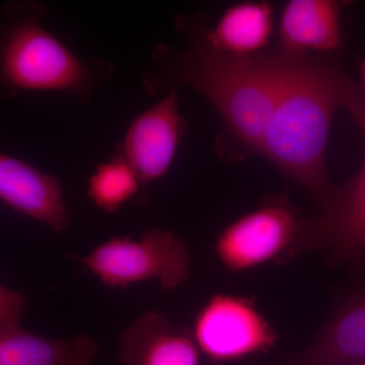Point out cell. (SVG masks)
<instances>
[{
	"mask_svg": "<svg viewBox=\"0 0 365 365\" xmlns=\"http://www.w3.org/2000/svg\"><path fill=\"white\" fill-rule=\"evenodd\" d=\"M98 344L86 334L48 339L21 328L0 331V365H91Z\"/></svg>",
	"mask_w": 365,
	"mask_h": 365,
	"instance_id": "cell-13",
	"label": "cell"
},
{
	"mask_svg": "<svg viewBox=\"0 0 365 365\" xmlns=\"http://www.w3.org/2000/svg\"><path fill=\"white\" fill-rule=\"evenodd\" d=\"M103 284L126 288L155 279L173 290L191 275L190 254L181 237L169 230L153 228L139 240L114 237L81 259Z\"/></svg>",
	"mask_w": 365,
	"mask_h": 365,
	"instance_id": "cell-5",
	"label": "cell"
},
{
	"mask_svg": "<svg viewBox=\"0 0 365 365\" xmlns=\"http://www.w3.org/2000/svg\"><path fill=\"white\" fill-rule=\"evenodd\" d=\"M331 251L334 264L357 263L365 256V216L346 225L324 230H311L307 248Z\"/></svg>",
	"mask_w": 365,
	"mask_h": 365,
	"instance_id": "cell-16",
	"label": "cell"
},
{
	"mask_svg": "<svg viewBox=\"0 0 365 365\" xmlns=\"http://www.w3.org/2000/svg\"><path fill=\"white\" fill-rule=\"evenodd\" d=\"M361 362H365V282L343 295L309 346L284 365Z\"/></svg>",
	"mask_w": 365,
	"mask_h": 365,
	"instance_id": "cell-8",
	"label": "cell"
},
{
	"mask_svg": "<svg viewBox=\"0 0 365 365\" xmlns=\"http://www.w3.org/2000/svg\"><path fill=\"white\" fill-rule=\"evenodd\" d=\"M307 217L284 197L273 196L220 232L215 252L232 273L284 263L302 253Z\"/></svg>",
	"mask_w": 365,
	"mask_h": 365,
	"instance_id": "cell-4",
	"label": "cell"
},
{
	"mask_svg": "<svg viewBox=\"0 0 365 365\" xmlns=\"http://www.w3.org/2000/svg\"><path fill=\"white\" fill-rule=\"evenodd\" d=\"M192 335L211 362L227 364L270 352L279 336L256 300L217 294L199 309Z\"/></svg>",
	"mask_w": 365,
	"mask_h": 365,
	"instance_id": "cell-6",
	"label": "cell"
},
{
	"mask_svg": "<svg viewBox=\"0 0 365 365\" xmlns=\"http://www.w3.org/2000/svg\"><path fill=\"white\" fill-rule=\"evenodd\" d=\"M88 196L98 208L110 215L117 212L123 204L133 199L143 203L148 200L138 178L117 153L110 162L98 165L91 175Z\"/></svg>",
	"mask_w": 365,
	"mask_h": 365,
	"instance_id": "cell-15",
	"label": "cell"
},
{
	"mask_svg": "<svg viewBox=\"0 0 365 365\" xmlns=\"http://www.w3.org/2000/svg\"><path fill=\"white\" fill-rule=\"evenodd\" d=\"M349 365H365V362H361V364H349Z\"/></svg>",
	"mask_w": 365,
	"mask_h": 365,
	"instance_id": "cell-19",
	"label": "cell"
},
{
	"mask_svg": "<svg viewBox=\"0 0 365 365\" xmlns=\"http://www.w3.org/2000/svg\"><path fill=\"white\" fill-rule=\"evenodd\" d=\"M342 108L359 127L365 145V93L362 86L346 74L342 86ZM365 216V148L361 170L349 184L338 192L332 207L316 218H309V227L324 230L346 225Z\"/></svg>",
	"mask_w": 365,
	"mask_h": 365,
	"instance_id": "cell-14",
	"label": "cell"
},
{
	"mask_svg": "<svg viewBox=\"0 0 365 365\" xmlns=\"http://www.w3.org/2000/svg\"><path fill=\"white\" fill-rule=\"evenodd\" d=\"M273 7L269 2L245 1L228 7L204 37L217 51L235 57L260 54L270 42Z\"/></svg>",
	"mask_w": 365,
	"mask_h": 365,
	"instance_id": "cell-12",
	"label": "cell"
},
{
	"mask_svg": "<svg viewBox=\"0 0 365 365\" xmlns=\"http://www.w3.org/2000/svg\"><path fill=\"white\" fill-rule=\"evenodd\" d=\"M177 23L191 39L189 47L157 46L151 55L155 66L143 78L144 90L158 96L176 86L192 88L220 115L215 148L220 158L237 162L261 153L275 106V53L232 56L208 44L201 24L187 18Z\"/></svg>",
	"mask_w": 365,
	"mask_h": 365,
	"instance_id": "cell-1",
	"label": "cell"
},
{
	"mask_svg": "<svg viewBox=\"0 0 365 365\" xmlns=\"http://www.w3.org/2000/svg\"><path fill=\"white\" fill-rule=\"evenodd\" d=\"M346 2L335 0H290L279 23V49L283 56L309 52L332 53L342 45L341 13Z\"/></svg>",
	"mask_w": 365,
	"mask_h": 365,
	"instance_id": "cell-11",
	"label": "cell"
},
{
	"mask_svg": "<svg viewBox=\"0 0 365 365\" xmlns=\"http://www.w3.org/2000/svg\"><path fill=\"white\" fill-rule=\"evenodd\" d=\"M276 98L261 155L306 190L321 207H332L339 189L327 173L334 115L342 108L345 72L313 54L275 52Z\"/></svg>",
	"mask_w": 365,
	"mask_h": 365,
	"instance_id": "cell-2",
	"label": "cell"
},
{
	"mask_svg": "<svg viewBox=\"0 0 365 365\" xmlns=\"http://www.w3.org/2000/svg\"><path fill=\"white\" fill-rule=\"evenodd\" d=\"M187 128L176 88L132 120L116 153L138 178L144 196L148 185L169 172Z\"/></svg>",
	"mask_w": 365,
	"mask_h": 365,
	"instance_id": "cell-7",
	"label": "cell"
},
{
	"mask_svg": "<svg viewBox=\"0 0 365 365\" xmlns=\"http://www.w3.org/2000/svg\"><path fill=\"white\" fill-rule=\"evenodd\" d=\"M0 200L58 232H66L71 223L58 178L1 151Z\"/></svg>",
	"mask_w": 365,
	"mask_h": 365,
	"instance_id": "cell-9",
	"label": "cell"
},
{
	"mask_svg": "<svg viewBox=\"0 0 365 365\" xmlns=\"http://www.w3.org/2000/svg\"><path fill=\"white\" fill-rule=\"evenodd\" d=\"M28 299L0 282V331L21 328Z\"/></svg>",
	"mask_w": 365,
	"mask_h": 365,
	"instance_id": "cell-17",
	"label": "cell"
},
{
	"mask_svg": "<svg viewBox=\"0 0 365 365\" xmlns=\"http://www.w3.org/2000/svg\"><path fill=\"white\" fill-rule=\"evenodd\" d=\"M360 74H361L362 79L361 86L365 93V60H362L361 63H360Z\"/></svg>",
	"mask_w": 365,
	"mask_h": 365,
	"instance_id": "cell-18",
	"label": "cell"
},
{
	"mask_svg": "<svg viewBox=\"0 0 365 365\" xmlns=\"http://www.w3.org/2000/svg\"><path fill=\"white\" fill-rule=\"evenodd\" d=\"M47 7L38 2L4 6L0 21V101L19 93L62 91L88 102L114 74V64L79 57L43 26Z\"/></svg>",
	"mask_w": 365,
	"mask_h": 365,
	"instance_id": "cell-3",
	"label": "cell"
},
{
	"mask_svg": "<svg viewBox=\"0 0 365 365\" xmlns=\"http://www.w3.org/2000/svg\"><path fill=\"white\" fill-rule=\"evenodd\" d=\"M119 359L125 365H200V350L188 329L150 311L122 333Z\"/></svg>",
	"mask_w": 365,
	"mask_h": 365,
	"instance_id": "cell-10",
	"label": "cell"
}]
</instances>
